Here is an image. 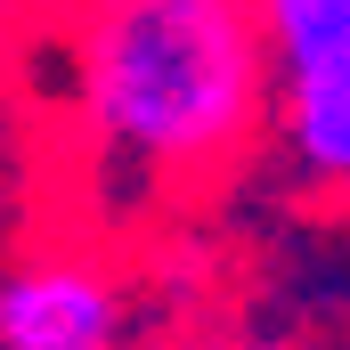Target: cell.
<instances>
[{"instance_id": "cell-1", "label": "cell", "mask_w": 350, "mask_h": 350, "mask_svg": "<svg viewBox=\"0 0 350 350\" xmlns=\"http://www.w3.org/2000/svg\"><path fill=\"white\" fill-rule=\"evenodd\" d=\"M66 49L90 163L139 196L228 172L269 122L253 0H74Z\"/></svg>"}, {"instance_id": "cell-2", "label": "cell", "mask_w": 350, "mask_h": 350, "mask_svg": "<svg viewBox=\"0 0 350 350\" xmlns=\"http://www.w3.org/2000/svg\"><path fill=\"white\" fill-rule=\"evenodd\" d=\"M277 147L310 187H350V41L269 57Z\"/></svg>"}, {"instance_id": "cell-3", "label": "cell", "mask_w": 350, "mask_h": 350, "mask_svg": "<svg viewBox=\"0 0 350 350\" xmlns=\"http://www.w3.org/2000/svg\"><path fill=\"white\" fill-rule=\"evenodd\" d=\"M122 293L90 261H33L0 277V350H114Z\"/></svg>"}, {"instance_id": "cell-4", "label": "cell", "mask_w": 350, "mask_h": 350, "mask_svg": "<svg viewBox=\"0 0 350 350\" xmlns=\"http://www.w3.org/2000/svg\"><path fill=\"white\" fill-rule=\"evenodd\" d=\"M25 8H33V0H0V33H8V25H16Z\"/></svg>"}, {"instance_id": "cell-5", "label": "cell", "mask_w": 350, "mask_h": 350, "mask_svg": "<svg viewBox=\"0 0 350 350\" xmlns=\"http://www.w3.org/2000/svg\"><path fill=\"white\" fill-rule=\"evenodd\" d=\"M245 350H261V342H245Z\"/></svg>"}]
</instances>
